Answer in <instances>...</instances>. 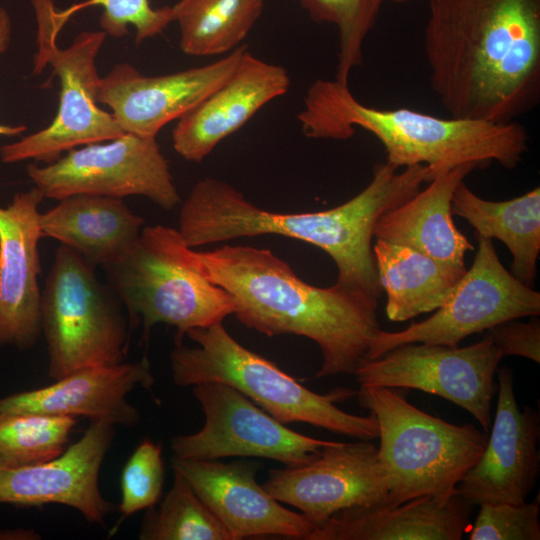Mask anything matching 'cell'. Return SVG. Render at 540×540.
<instances>
[{"mask_svg":"<svg viewBox=\"0 0 540 540\" xmlns=\"http://www.w3.org/2000/svg\"><path fill=\"white\" fill-rule=\"evenodd\" d=\"M87 6L102 7L99 24L106 35L123 37L132 25L138 44L161 34L173 22L171 6L153 8L149 0H87L60 13L68 20L74 12Z\"/></svg>","mask_w":540,"mask_h":540,"instance_id":"cell-32","label":"cell"},{"mask_svg":"<svg viewBox=\"0 0 540 540\" xmlns=\"http://www.w3.org/2000/svg\"><path fill=\"white\" fill-rule=\"evenodd\" d=\"M393 1L396 2V3H404V2L410 1V0H393ZM428 1H429V0H428Z\"/></svg>","mask_w":540,"mask_h":540,"instance_id":"cell-36","label":"cell"},{"mask_svg":"<svg viewBox=\"0 0 540 540\" xmlns=\"http://www.w3.org/2000/svg\"><path fill=\"white\" fill-rule=\"evenodd\" d=\"M27 174L44 198L89 194L123 199L136 195L165 210L180 203L156 137L124 133L107 143L71 149L45 166L29 164Z\"/></svg>","mask_w":540,"mask_h":540,"instance_id":"cell-11","label":"cell"},{"mask_svg":"<svg viewBox=\"0 0 540 540\" xmlns=\"http://www.w3.org/2000/svg\"><path fill=\"white\" fill-rule=\"evenodd\" d=\"M502 355L488 338L466 346L400 345L375 359H363L354 375L361 385L416 389L467 410L489 431L494 375Z\"/></svg>","mask_w":540,"mask_h":540,"instance_id":"cell-13","label":"cell"},{"mask_svg":"<svg viewBox=\"0 0 540 540\" xmlns=\"http://www.w3.org/2000/svg\"><path fill=\"white\" fill-rule=\"evenodd\" d=\"M430 86L452 116L517 121L540 100V0H429Z\"/></svg>","mask_w":540,"mask_h":540,"instance_id":"cell-1","label":"cell"},{"mask_svg":"<svg viewBox=\"0 0 540 540\" xmlns=\"http://www.w3.org/2000/svg\"><path fill=\"white\" fill-rule=\"evenodd\" d=\"M510 320L486 330L484 337L491 340L502 357L516 355L540 362V323Z\"/></svg>","mask_w":540,"mask_h":540,"instance_id":"cell-34","label":"cell"},{"mask_svg":"<svg viewBox=\"0 0 540 540\" xmlns=\"http://www.w3.org/2000/svg\"><path fill=\"white\" fill-rule=\"evenodd\" d=\"M164 481L162 447L150 439H143L121 473V518L155 506L162 496Z\"/></svg>","mask_w":540,"mask_h":540,"instance_id":"cell-31","label":"cell"},{"mask_svg":"<svg viewBox=\"0 0 540 540\" xmlns=\"http://www.w3.org/2000/svg\"><path fill=\"white\" fill-rule=\"evenodd\" d=\"M39 224L43 237L71 248L94 267H104L136 242L144 219L123 199L77 194L40 213Z\"/></svg>","mask_w":540,"mask_h":540,"instance_id":"cell-24","label":"cell"},{"mask_svg":"<svg viewBox=\"0 0 540 540\" xmlns=\"http://www.w3.org/2000/svg\"><path fill=\"white\" fill-rule=\"evenodd\" d=\"M317 23L334 25L339 35L335 80L348 84L352 71L363 63V46L384 0H299Z\"/></svg>","mask_w":540,"mask_h":540,"instance_id":"cell-30","label":"cell"},{"mask_svg":"<svg viewBox=\"0 0 540 540\" xmlns=\"http://www.w3.org/2000/svg\"><path fill=\"white\" fill-rule=\"evenodd\" d=\"M38 22V51L34 73L46 65L60 80L59 105L53 121L21 140L1 146L4 163L28 159L52 163L67 151L92 143L106 142L125 132L111 113L96 101L100 81L96 57L104 43V31L81 32L67 48H59L57 35L64 24L55 14L51 0H32Z\"/></svg>","mask_w":540,"mask_h":540,"instance_id":"cell-9","label":"cell"},{"mask_svg":"<svg viewBox=\"0 0 540 540\" xmlns=\"http://www.w3.org/2000/svg\"><path fill=\"white\" fill-rule=\"evenodd\" d=\"M129 329L119 303L98 280L95 267L60 244L41 293L48 376L57 380L82 368L124 362Z\"/></svg>","mask_w":540,"mask_h":540,"instance_id":"cell-8","label":"cell"},{"mask_svg":"<svg viewBox=\"0 0 540 540\" xmlns=\"http://www.w3.org/2000/svg\"><path fill=\"white\" fill-rule=\"evenodd\" d=\"M204 424L191 434L171 438L173 457L217 460L258 457L299 467L315 460L332 440L312 438L286 425L238 390L217 382L192 386Z\"/></svg>","mask_w":540,"mask_h":540,"instance_id":"cell-12","label":"cell"},{"mask_svg":"<svg viewBox=\"0 0 540 540\" xmlns=\"http://www.w3.org/2000/svg\"><path fill=\"white\" fill-rule=\"evenodd\" d=\"M539 435L537 411L518 406L513 370L500 368L490 435L480 458L457 485L458 493L473 506L525 502L540 469Z\"/></svg>","mask_w":540,"mask_h":540,"instance_id":"cell-16","label":"cell"},{"mask_svg":"<svg viewBox=\"0 0 540 540\" xmlns=\"http://www.w3.org/2000/svg\"><path fill=\"white\" fill-rule=\"evenodd\" d=\"M37 188L17 193L0 207V345L31 348L41 334V272L38 250L43 237Z\"/></svg>","mask_w":540,"mask_h":540,"instance_id":"cell-19","label":"cell"},{"mask_svg":"<svg viewBox=\"0 0 540 540\" xmlns=\"http://www.w3.org/2000/svg\"><path fill=\"white\" fill-rule=\"evenodd\" d=\"M185 335L196 346L175 341L170 353L175 385L222 383L238 390L284 424L307 423L367 441L378 437L374 415L347 413L336 405L354 396L355 391L338 388L318 394L309 390L275 363L240 344L223 322L191 329Z\"/></svg>","mask_w":540,"mask_h":540,"instance_id":"cell-5","label":"cell"},{"mask_svg":"<svg viewBox=\"0 0 540 540\" xmlns=\"http://www.w3.org/2000/svg\"><path fill=\"white\" fill-rule=\"evenodd\" d=\"M154 383L151 363L144 355L133 362L82 368L48 386L1 398L0 413L85 417L133 428L141 415L127 397L137 388L151 392Z\"/></svg>","mask_w":540,"mask_h":540,"instance_id":"cell-20","label":"cell"},{"mask_svg":"<svg viewBox=\"0 0 540 540\" xmlns=\"http://www.w3.org/2000/svg\"><path fill=\"white\" fill-rule=\"evenodd\" d=\"M114 435L111 423L90 420L80 439L59 456L31 466L0 468V503L64 505L89 523L103 524L114 505L103 496L99 476Z\"/></svg>","mask_w":540,"mask_h":540,"instance_id":"cell-17","label":"cell"},{"mask_svg":"<svg viewBox=\"0 0 540 540\" xmlns=\"http://www.w3.org/2000/svg\"><path fill=\"white\" fill-rule=\"evenodd\" d=\"M360 406L377 420L378 460L385 472L389 505L431 495L449 497L480 458L488 433L456 425L409 403L397 388L361 385Z\"/></svg>","mask_w":540,"mask_h":540,"instance_id":"cell-6","label":"cell"},{"mask_svg":"<svg viewBox=\"0 0 540 540\" xmlns=\"http://www.w3.org/2000/svg\"><path fill=\"white\" fill-rule=\"evenodd\" d=\"M469 540H539V503L481 504Z\"/></svg>","mask_w":540,"mask_h":540,"instance_id":"cell-33","label":"cell"},{"mask_svg":"<svg viewBox=\"0 0 540 540\" xmlns=\"http://www.w3.org/2000/svg\"><path fill=\"white\" fill-rule=\"evenodd\" d=\"M246 49L240 45L206 65L156 76L118 64L100 78L96 101L111 109L125 133L157 137L165 125L179 120L225 82Z\"/></svg>","mask_w":540,"mask_h":540,"instance_id":"cell-15","label":"cell"},{"mask_svg":"<svg viewBox=\"0 0 540 540\" xmlns=\"http://www.w3.org/2000/svg\"><path fill=\"white\" fill-rule=\"evenodd\" d=\"M472 266L449 300L429 318L397 332L382 329L365 359H375L404 344L457 346L464 338L506 321L540 313V293L518 280L501 263L492 239L477 236Z\"/></svg>","mask_w":540,"mask_h":540,"instance_id":"cell-10","label":"cell"},{"mask_svg":"<svg viewBox=\"0 0 540 540\" xmlns=\"http://www.w3.org/2000/svg\"><path fill=\"white\" fill-rule=\"evenodd\" d=\"M12 21L9 13L0 7V55L3 54L11 41ZM27 127L20 125L0 124V136H17L25 132Z\"/></svg>","mask_w":540,"mask_h":540,"instance_id":"cell-35","label":"cell"},{"mask_svg":"<svg viewBox=\"0 0 540 540\" xmlns=\"http://www.w3.org/2000/svg\"><path fill=\"white\" fill-rule=\"evenodd\" d=\"M476 167L460 165L438 172L423 190L386 212L376 223L374 237L408 246L439 262L465 267L473 250L452 219V196Z\"/></svg>","mask_w":540,"mask_h":540,"instance_id":"cell-23","label":"cell"},{"mask_svg":"<svg viewBox=\"0 0 540 540\" xmlns=\"http://www.w3.org/2000/svg\"><path fill=\"white\" fill-rule=\"evenodd\" d=\"M140 540H232L184 476L173 469V482L156 507L146 509Z\"/></svg>","mask_w":540,"mask_h":540,"instance_id":"cell-28","label":"cell"},{"mask_svg":"<svg viewBox=\"0 0 540 540\" xmlns=\"http://www.w3.org/2000/svg\"><path fill=\"white\" fill-rule=\"evenodd\" d=\"M263 488L320 525L336 512L358 506H388L385 472L370 441H334L312 462L269 471Z\"/></svg>","mask_w":540,"mask_h":540,"instance_id":"cell-14","label":"cell"},{"mask_svg":"<svg viewBox=\"0 0 540 540\" xmlns=\"http://www.w3.org/2000/svg\"><path fill=\"white\" fill-rule=\"evenodd\" d=\"M297 119L303 134L312 139L347 140L362 129L383 145L391 165H425L435 174L466 164L483 168L492 162L513 169L528 151V132L518 121L441 118L409 108H376L363 104L348 84L335 79H318L309 86Z\"/></svg>","mask_w":540,"mask_h":540,"instance_id":"cell-4","label":"cell"},{"mask_svg":"<svg viewBox=\"0 0 540 540\" xmlns=\"http://www.w3.org/2000/svg\"><path fill=\"white\" fill-rule=\"evenodd\" d=\"M174 228L143 227L136 242L105 265L110 286L128 313L130 329L142 325L148 340L159 323L174 326L175 341L194 328L234 315L233 297L186 265L173 244Z\"/></svg>","mask_w":540,"mask_h":540,"instance_id":"cell-7","label":"cell"},{"mask_svg":"<svg viewBox=\"0 0 540 540\" xmlns=\"http://www.w3.org/2000/svg\"><path fill=\"white\" fill-rule=\"evenodd\" d=\"M452 213L466 219L477 236L502 241L513 260L511 273L532 287L540 252V188L506 201L485 200L462 181L452 196Z\"/></svg>","mask_w":540,"mask_h":540,"instance_id":"cell-26","label":"cell"},{"mask_svg":"<svg viewBox=\"0 0 540 540\" xmlns=\"http://www.w3.org/2000/svg\"><path fill=\"white\" fill-rule=\"evenodd\" d=\"M472 510L458 491L396 506L351 507L315 526L306 540H460Z\"/></svg>","mask_w":540,"mask_h":540,"instance_id":"cell-22","label":"cell"},{"mask_svg":"<svg viewBox=\"0 0 540 540\" xmlns=\"http://www.w3.org/2000/svg\"><path fill=\"white\" fill-rule=\"evenodd\" d=\"M372 249L379 282L387 294L386 314L394 322L440 308L467 270L380 239Z\"/></svg>","mask_w":540,"mask_h":540,"instance_id":"cell-25","label":"cell"},{"mask_svg":"<svg viewBox=\"0 0 540 540\" xmlns=\"http://www.w3.org/2000/svg\"><path fill=\"white\" fill-rule=\"evenodd\" d=\"M398 169L387 161L376 163L371 181L357 195L327 210L302 213L265 210L230 183L205 177L183 201L177 231L193 249L266 234L304 241L332 258L336 283L379 298L382 288L372 249L376 223L416 194L432 175L425 165Z\"/></svg>","mask_w":540,"mask_h":540,"instance_id":"cell-3","label":"cell"},{"mask_svg":"<svg viewBox=\"0 0 540 540\" xmlns=\"http://www.w3.org/2000/svg\"><path fill=\"white\" fill-rule=\"evenodd\" d=\"M264 6L265 0H179L171 6L179 47L191 56L228 54L248 36Z\"/></svg>","mask_w":540,"mask_h":540,"instance_id":"cell-27","label":"cell"},{"mask_svg":"<svg viewBox=\"0 0 540 540\" xmlns=\"http://www.w3.org/2000/svg\"><path fill=\"white\" fill-rule=\"evenodd\" d=\"M290 82L285 67L246 49L229 78L177 120L172 132L174 150L187 161H203L265 105L285 95Z\"/></svg>","mask_w":540,"mask_h":540,"instance_id":"cell-21","label":"cell"},{"mask_svg":"<svg viewBox=\"0 0 540 540\" xmlns=\"http://www.w3.org/2000/svg\"><path fill=\"white\" fill-rule=\"evenodd\" d=\"M175 250L183 262L234 299V315L268 337L296 335L315 342L322 354L317 378L353 374L381 330L378 298L335 283L317 287L302 280L271 250L224 245L196 251L177 229Z\"/></svg>","mask_w":540,"mask_h":540,"instance_id":"cell-2","label":"cell"},{"mask_svg":"<svg viewBox=\"0 0 540 540\" xmlns=\"http://www.w3.org/2000/svg\"><path fill=\"white\" fill-rule=\"evenodd\" d=\"M172 469L184 476L232 540L260 536L306 540L315 527L302 513L280 504L257 482L258 467L253 462L172 457Z\"/></svg>","mask_w":540,"mask_h":540,"instance_id":"cell-18","label":"cell"},{"mask_svg":"<svg viewBox=\"0 0 540 540\" xmlns=\"http://www.w3.org/2000/svg\"><path fill=\"white\" fill-rule=\"evenodd\" d=\"M78 419L37 413H0V468L49 461L68 447Z\"/></svg>","mask_w":540,"mask_h":540,"instance_id":"cell-29","label":"cell"}]
</instances>
